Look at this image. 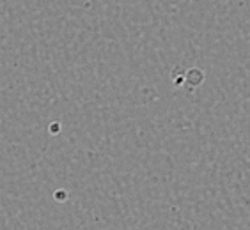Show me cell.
Masks as SVG:
<instances>
[]
</instances>
